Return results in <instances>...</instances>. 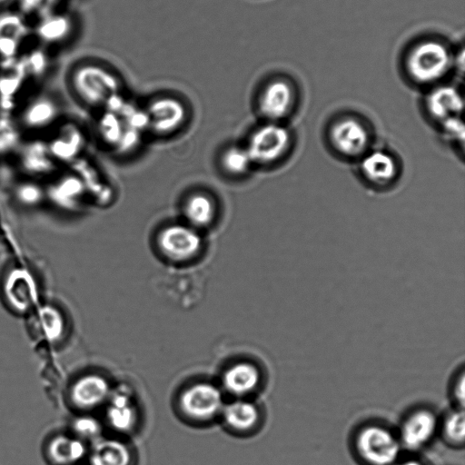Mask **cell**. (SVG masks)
<instances>
[{
  "instance_id": "1",
  "label": "cell",
  "mask_w": 465,
  "mask_h": 465,
  "mask_svg": "<svg viewBox=\"0 0 465 465\" xmlns=\"http://www.w3.org/2000/svg\"><path fill=\"white\" fill-rule=\"evenodd\" d=\"M69 83L79 101L91 107H104L124 91L121 74L108 64L95 60L77 64L70 73Z\"/></svg>"
},
{
  "instance_id": "2",
  "label": "cell",
  "mask_w": 465,
  "mask_h": 465,
  "mask_svg": "<svg viewBox=\"0 0 465 465\" xmlns=\"http://www.w3.org/2000/svg\"><path fill=\"white\" fill-rule=\"evenodd\" d=\"M351 443L354 454L365 465H394L403 450L396 429L377 420L358 425Z\"/></svg>"
},
{
  "instance_id": "3",
  "label": "cell",
  "mask_w": 465,
  "mask_h": 465,
  "mask_svg": "<svg viewBox=\"0 0 465 465\" xmlns=\"http://www.w3.org/2000/svg\"><path fill=\"white\" fill-rule=\"evenodd\" d=\"M292 143L288 127L282 123L266 122L251 134L245 148L252 164L267 166L282 161Z\"/></svg>"
},
{
  "instance_id": "4",
  "label": "cell",
  "mask_w": 465,
  "mask_h": 465,
  "mask_svg": "<svg viewBox=\"0 0 465 465\" xmlns=\"http://www.w3.org/2000/svg\"><path fill=\"white\" fill-rule=\"evenodd\" d=\"M328 140L336 154L345 159L359 160L371 149L372 133L361 118L345 115L330 125Z\"/></svg>"
},
{
  "instance_id": "5",
  "label": "cell",
  "mask_w": 465,
  "mask_h": 465,
  "mask_svg": "<svg viewBox=\"0 0 465 465\" xmlns=\"http://www.w3.org/2000/svg\"><path fill=\"white\" fill-rule=\"evenodd\" d=\"M452 57L440 42L424 41L415 45L408 54L406 66L409 75L420 84L438 81L450 67Z\"/></svg>"
},
{
  "instance_id": "6",
  "label": "cell",
  "mask_w": 465,
  "mask_h": 465,
  "mask_svg": "<svg viewBox=\"0 0 465 465\" xmlns=\"http://www.w3.org/2000/svg\"><path fill=\"white\" fill-rule=\"evenodd\" d=\"M155 242L161 255L175 263L196 258L203 244L200 231L187 223H171L163 227Z\"/></svg>"
},
{
  "instance_id": "7",
  "label": "cell",
  "mask_w": 465,
  "mask_h": 465,
  "mask_svg": "<svg viewBox=\"0 0 465 465\" xmlns=\"http://www.w3.org/2000/svg\"><path fill=\"white\" fill-rule=\"evenodd\" d=\"M440 415L429 406L408 411L396 429L403 450H419L438 437Z\"/></svg>"
},
{
  "instance_id": "8",
  "label": "cell",
  "mask_w": 465,
  "mask_h": 465,
  "mask_svg": "<svg viewBox=\"0 0 465 465\" xmlns=\"http://www.w3.org/2000/svg\"><path fill=\"white\" fill-rule=\"evenodd\" d=\"M224 406L222 390L208 381L194 382L183 390L179 407L187 418L204 421L222 412Z\"/></svg>"
},
{
  "instance_id": "9",
  "label": "cell",
  "mask_w": 465,
  "mask_h": 465,
  "mask_svg": "<svg viewBox=\"0 0 465 465\" xmlns=\"http://www.w3.org/2000/svg\"><path fill=\"white\" fill-rule=\"evenodd\" d=\"M3 292L7 303L16 312H27L38 305L37 281L27 267H11L4 278Z\"/></svg>"
},
{
  "instance_id": "10",
  "label": "cell",
  "mask_w": 465,
  "mask_h": 465,
  "mask_svg": "<svg viewBox=\"0 0 465 465\" xmlns=\"http://www.w3.org/2000/svg\"><path fill=\"white\" fill-rule=\"evenodd\" d=\"M147 124L152 130L161 135L173 134L187 119L184 103L172 94H160L151 99L144 110Z\"/></svg>"
},
{
  "instance_id": "11",
  "label": "cell",
  "mask_w": 465,
  "mask_h": 465,
  "mask_svg": "<svg viewBox=\"0 0 465 465\" xmlns=\"http://www.w3.org/2000/svg\"><path fill=\"white\" fill-rule=\"evenodd\" d=\"M295 93L283 79L265 84L258 96V109L267 122L282 123L294 109Z\"/></svg>"
},
{
  "instance_id": "12",
  "label": "cell",
  "mask_w": 465,
  "mask_h": 465,
  "mask_svg": "<svg viewBox=\"0 0 465 465\" xmlns=\"http://www.w3.org/2000/svg\"><path fill=\"white\" fill-rule=\"evenodd\" d=\"M359 169L365 182L380 188L393 184L400 175L398 159L382 149L369 150L359 159Z\"/></svg>"
},
{
  "instance_id": "13",
  "label": "cell",
  "mask_w": 465,
  "mask_h": 465,
  "mask_svg": "<svg viewBox=\"0 0 465 465\" xmlns=\"http://www.w3.org/2000/svg\"><path fill=\"white\" fill-rule=\"evenodd\" d=\"M32 35V26L15 8L0 11V57L15 58Z\"/></svg>"
},
{
  "instance_id": "14",
  "label": "cell",
  "mask_w": 465,
  "mask_h": 465,
  "mask_svg": "<svg viewBox=\"0 0 465 465\" xmlns=\"http://www.w3.org/2000/svg\"><path fill=\"white\" fill-rule=\"evenodd\" d=\"M112 387L104 376L87 373L78 377L71 385L70 400L80 410H92L106 402Z\"/></svg>"
},
{
  "instance_id": "15",
  "label": "cell",
  "mask_w": 465,
  "mask_h": 465,
  "mask_svg": "<svg viewBox=\"0 0 465 465\" xmlns=\"http://www.w3.org/2000/svg\"><path fill=\"white\" fill-rule=\"evenodd\" d=\"M75 29L74 17L62 9L35 21L32 35L43 45L55 46L69 41Z\"/></svg>"
},
{
  "instance_id": "16",
  "label": "cell",
  "mask_w": 465,
  "mask_h": 465,
  "mask_svg": "<svg viewBox=\"0 0 465 465\" xmlns=\"http://www.w3.org/2000/svg\"><path fill=\"white\" fill-rule=\"evenodd\" d=\"M105 417L108 424L117 431H129L137 422V408L131 390L125 386L112 389L106 401Z\"/></svg>"
},
{
  "instance_id": "17",
  "label": "cell",
  "mask_w": 465,
  "mask_h": 465,
  "mask_svg": "<svg viewBox=\"0 0 465 465\" xmlns=\"http://www.w3.org/2000/svg\"><path fill=\"white\" fill-rule=\"evenodd\" d=\"M262 381V372L260 367L246 361L232 363L225 369L222 376L223 390L240 398L254 392Z\"/></svg>"
},
{
  "instance_id": "18",
  "label": "cell",
  "mask_w": 465,
  "mask_h": 465,
  "mask_svg": "<svg viewBox=\"0 0 465 465\" xmlns=\"http://www.w3.org/2000/svg\"><path fill=\"white\" fill-rule=\"evenodd\" d=\"M426 109L429 116L440 125L447 120L460 117L463 99L455 87L439 86L428 94Z\"/></svg>"
},
{
  "instance_id": "19",
  "label": "cell",
  "mask_w": 465,
  "mask_h": 465,
  "mask_svg": "<svg viewBox=\"0 0 465 465\" xmlns=\"http://www.w3.org/2000/svg\"><path fill=\"white\" fill-rule=\"evenodd\" d=\"M221 414L224 423L232 430L249 432L261 422L262 411L253 401L240 398L224 404Z\"/></svg>"
},
{
  "instance_id": "20",
  "label": "cell",
  "mask_w": 465,
  "mask_h": 465,
  "mask_svg": "<svg viewBox=\"0 0 465 465\" xmlns=\"http://www.w3.org/2000/svg\"><path fill=\"white\" fill-rule=\"evenodd\" d=\"M46 452L55 465H74L85 457L87 448L76 436L58 434L49 440Z\"/></svg>"
},
{
  "instance_id": "21",
  "label": "cell",
  "mask_w": 465,
  "mask_h": 465,
  "mask_svg": "<svg viewBox=\"0 0 465 465\" xmlns=\"http://www.w3.org/2000/svg\"><path fill=\"white\" fill-rule=\"evenodd\" d=\"M183 216L187 224L200 231L210 226L216 217V203L207 193H194L183 203Z\"/></svg>"
},
{
  "instance_id": "22",
  "label": "cell",
  "mask_w": 465,
  "mask_h": 465,
  "mask_svg": "<svg viewBox=\"0 0 465 465\" xmlns=\"http://www.w3.org/2000/svg\"><path fill=\"white\" fill-rule=\"evenodd\" d=\"M34 326L40 338L55 342L63 338L66 324L58 308L51 304H38L35 308Z\"/></svg>"
},
{
  "instance_id": "23",
  "label": "cell",
  "mask_w": 465,
  "mask_h": 465,
  "mask_svg": "<svg viewBox=\"0 0 465 465\" xmlns=\"http://www.w3.org/2000/svg\"><path fill=\"white\" fill-rule=\"evenodd\" d=\"M132 460L129 447L115 439L96 440L89 455L90 465H131Z\"/></svg>"
},
{
  "instance_id": "24",
  "label": "cell",
  "mask_w": 465,
  "mask_h": 465,
  "mask_svg": "<svg viewBox=\"0 0 465 465\" xmlns=\"http://www.w3.org/2000/svg\"><path fill=\"white\" fill-rule=\"evenodd\" d=\"M438 437L450 448L460 449L465 440L464 409L451 407L440 415Z\"/></svg>"
},
{
  "instance_id": "25",
  "label": "cell",
  "mask_w": 465,
  "mask_h": 465,
  "mask_svg": "<svg viewBox=\"0 0 465 465\" xmlns=\"http://www.w3.org/2000/svg\"><path fill=\"white\" fill-rule=\"evenodd\" d=\"M56 102L48 95L38 96L31 101L23 112V121L31 128H41L50 124L58 114Z\"/></svg>"
},
{
  "instance_id": "26",
  "label": "cell",
  "mask_w": 465,
  "mask_h": 465,
  "mask_svg": "<svg viewBox=\"0 0 465 465\" xmlns=\"http://www.w3.org/2000/svg\"><path fill=\"white\" fill-rule=\"evenodd\" d=\"M220 163L223 171L232 176L246 174L253 165L245 146L231 145L223 150Z\"/></svg>"
},
{
  "instance_id": "27",
  "label": "cell",
  "mask_w": 465,
  "mask_h": 465,
  "mask_svg": "<svg viewBox=\"0 0 465 465\" xmlns=\"http://www.w3.org/2000/svg\"><path fill=\"white\" fill-rule=\"evenodd\" d=\"M64 0H16L15 9L34 22L59 10Z\"/></svg>"
},
{
  "instance_id": "28",
  "label": "cell",
  "mask_w": 465,
  "mask_h": 465,
  "mask_svg": "<svg viewBox=\"0 0 465 465\" xmlns=\"http://www.w3.org/2000/svg\"><path fill=\"white\" fill-rule=\"evenodd\" d=\"M74 436L84 440H98L102 428L100 422L92 416H80L72 424Z\"/></svg>"
},
{
  "instance_id": "29",
  "label": "cell",
  "mask_w": 465,
  "mask_h": 465,
  "mask_svg": "<svg viewBox=\"0 0 465 465\" xmlns=\"http://www.w3.org/2000/svg\"><path fill=\"white\" fill-rule=\"evenodd\" d=\"M449 390L450 401L452 402L451 407L464 409L465 372L463 367H460L452 376Z\"/></svg>"
},
{
  "instance_id": "30",
  "label": "cell",
  "mask_w": 465,
  "mask_h": 465,
  "mask_svg": "<svg viewBox=\"0 0 465 465\" xmlns=\"http://www.w3.org/2000/svg\"><path fill=\"white\" fill-rule=\"evenodd\" d=\"M439 126L446 140L456 144L463 143L464 125L460 117L447 120Z\"/></svg>"
},
{
  "instance_id": "31",
  "label": "cell",
  "mask_w": 465,
  "mask_h": 465,
  "mask_svg": "<svg viewBox=\"0 0 465 465\" xmlns=\"http://www.w3.org/2000/svg\"><path fill=\"white\" fill-rule=\"evenodd\" d=\"M394 465H426L423 461L414 458L400 459Z\"/></svg>"
}]
</instances>
